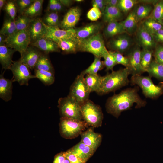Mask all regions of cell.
Listing matches in <instances>:
<instances>
[{
  "label": "cell",
  "instance_id": "1",
  "mask_svg": "<svg viewBox=\"0 0 163 163\" xmlns=\"http://www.w3.org/2000/svg\"><path fill=\"white\" fill-rule=\"evenodd\" d=\"M139 91L138 86L128 88L109 97L105 104L106 111L118 118L122 112L130 109L134 103L136 108L145 107L147 102L140 97Z\"/></svg>",
  "mask_w": 163,
  "mask_h": 163
},
{
  "label": "cell",
  "instance_id": "2",
  "mask_svg": "<svg viewBox=\"0 0 163 163\" xmlns=\"http://www.w3.org/2000/svg\"><path fill=\"white\" fill-rule=\"evenodd\" d=\"M130 74L128 68L113 70L110 73L103 76L100 89L97 93L103 95L114 91L128 85L130 82L128 78Z\"/></svg>",
  "mask_w": 163,
  "mask_h": 163
},
{
  "label": "cell",
  "instance_id": "3",
  "mask_svg": "<svg viewBox=\"0 0 163 163\" xmlns=\"http://www.w3.org/2000/svg\"><path fill=\"white\" fill-rule=\"evenodd\" d=\"M79 41L78 51L90 53L95 56L101 58H103L109 52L103 38L99 33Z\"/></svg>",
  "mask_w": 163,
  "mask_h": 163
},
{
  "label": "cell",
  "instance_id": "4",
  "mask_svg": "<svg viewBox=\"0 0 163 163\" xmlns=\"http://www.w3.org/2000/svg\"><path fill=\"white\" fill-rule=\"evenodd\" d=\"M88 126L84 120L61 117L59 123L60 133L64 138L73 139L80 135Z\"/></svg>",
  "mask_w": 163,
  "mask_h": 163
},
{
  "label": "cell",
  "instance_id": "5",
  "mask_svg": "<svg viewBox=\"0 0 163 163\" xmlns=\"http://www.w3.org/2000/svg\"><path fill=\"white\" fill-rule=\"evenodd\" d=\"M81 106L82 119L88 125L94 128L101 127L103 114L100 106L89 99Z\"/></svg>",
  "mask_w": 163,
  "mask_h": 163
},
{
  "label": "cell",
  "instance_id": "6",
  "mask_svg": "<svg viewBox=\"0 0 163 163\" xmlns=\"http://www.w3.org/2000/svg\"><path fill=\"white\" fill-rule=\"evenodd\" d=\"M130 82L132 85H137L147 98L155 99L163 93V85L154 84L149 76L141 75H132Z\"/></svg>",
  "mask_w": 163,
  "mask_h": 163
},
{
  "label": "cell",
  "instance_id": "7",
  "mask_svg": "<svg viewBox=\"0 0 163 163\" xmlns=\"http://www.w3.org/2000/svg\"><path fill=\"white\" fill-rule=\"evenodd\" d=\"M58 107L61 117L79 120L82 119L81 105L69 96L59 98Z\"/></svg>",
  "mask_w": 163,
  "mask_h": 163
},
{
  "label": "cell",
  "instance_id": "8",
  "mask_svg": "<svg viewBox=\"0 0 163 163\" xmlns=\"http://www.w3.org/2000/svg\"><path fill=\"white\" fill-rule=\"evenodd\" d=\"M31 43L29 35L26 29L17 31L6 37L5 46L18 51L21 56Z\"/></svg>",
  "mask_w": 163,
  "mask_h": 163
},
{
  "label": "cell",
  "instance_id": "9",
  "mask_svg": "<svg viewBox=\"0 0 163 163\" xmlns=\"http://www.w3.org/2000/svg\"><path fill=\"white\" fill-rule=\"evenodd\" d=\"M84 76L81 73L77 75L70 87L68 95L81 105L89 99L91 93L85 82Z\"/></svg>",
  "mask_w": 163,
  "mask_h": 163
},
{
  "label": "cell",
  "instance_id": "10",
  "mask_svg": "<svg viewBox=\"0 0 163 163\" xmlns=\"http://www.w3.org/2000/svg\"><path fill=\"white\" fill-rule=\"evenodd\" d=\"M10 69L13 75V82H17L20 85L28 86L30 79L36 78L32 75L29 68L19 60L13 61Z\"/></svg>",
  "mask_w": 163,
  "mask_h": 163
},
{
  "label": "cell",
  "instance_id": "11",
  "mask_svg": "<svg viewBox=\"0 0 163 163\" xmlns=\"http://www.w3.org/2000/svg\"><path fill=\"white\" fill-rule=\"evenodd\" d=\"M45 26L46 33L45 37L56 43L63 39L77 38L75 28L65 30L61 29L58 26L50 27L46 25Z\"/></svg>",
  "mask_w": 163,
  "mask_h": 163
},
{
  "label": "cell",
  "instance_id": "12",
  "mask_svg": "<svg viewBox=\"0 0 163 163\" xmlns=\"http://www.w3.org/2000/svg\"><path fill=\"white\" fill-rule=\"evenodd\" d=\"M141 51L139 47H135L129 53L127 56L129 61L128 68L132 76L141 75L146 72L141 65Z\"/></svg>",
  "mask_w": 163,
  "mask_h": 163
},
{
  "label": "cell",
  "instance_id": "13",
  "mask_svg": "<svg viewBox=\"0 0 163 163\" xmlns=\"http://www.w3.org/2000/svg\"><path fill=\"white\" fill-rule=\"evenodd\" d=\"M26 30L29 35L31 43L45 37L46 33L45 25L39 18H34Z\"/></svg>",
  "mask_w": 163,
  "mask_h": 163
},
{
  "label": "cell",
  "instance_id": "14",
  "mask_svg": "<svg viewBox=\"0 0 163 163\" xmlns=\"http://www.w3.org/2000/svg\"><path fill=\"white\" fill-rule=\"evenodd\" d=\"M81 15V11L78 7H76L70 8L61 21L60 28L65 30L74 29L79 20Z\"/></svg>",
  "mask_w": 163,
  "mask_h": 163
},
{
  "label": "cell",
  "instance_id": "15",
  "mask_svg": "<svg viewBox=\"0 0 163 163\" xmlns=\"http://www.w3.org/2000/svg\"><path fill=\"white\" fill-rule=\"evenodd\" d=\"M130 37L124 33L119 34L112 39L109 42L110 48L115 51L123 53L129 49L132 44Z\"/></svg>",
  "mask_w": 163,
  "mask_h": 163
},
{
  "label": "cell",
  "instance_id": "16",
  "mask_svg": "<svg viewBox=\"0 0 163 163\" xmlns=\"http://www.w3.org/2000/svg\"><path fill=\"white\" fill-rule=\"evenodd\" d=\"M42 53L35 47L28 46L21 56L19 61L26 65L30 69H34L35 66Z\"/></svg>",
  "mask_w": 163,
  "mask_h": 163
},
{
  "label": "cell",
  "instance_id": "17",
  "mask_svg": "<svg viewBox=\"0 0 163 163\" xmlns=\"http://www.w3.org/2000/svg\"><path fill=\"white\" fill-rule=\"evenodd\" d=\"M94 128L91 127L83 132L80 134L81 141L85 145L96 150L101 143L102 136L94 132Z\"/></svg>",
  "mask_w": 163,
  "mask_h": 163
},
{
  "label": "cell",
  "instance_id": "18",
  "mask_svg": "<svg viewBox=\"0 0 163 163\" xmlns=\"http://www.w3.org/2000/svg\"><path fill=\"white\" fill-rule=\"evenodd\" d=\"M137 41L144 49L152 50L155 46L156 43L152 35L142 26H139L136 33Z\"/></svg>",
  "mask_w": 163,
  "mask_h": 163
},
{
  "label": "cell",
  "instance_id": "19",
  "mask_svg": "<svg viewBox=\"0 0 163 163\" xmlns=\"http://www.w3.org/2000/svg\"><path fill=\"white\" fill-rule=\"evenodd\" d=\"M101 27L100 23H91L82 27L75 28L76 37L79 40L87 39L99 33Z\"/></svg>",
  "mask_w": 163,
  "mask_h": 163
},
{
  "label": "cell",
  "instance_id": "20",
  "mask_svg": "<svg viewBox=\"0 0 163 163\" xmlns=\"http://www.w3.org/2000/svg\"><path fill=\"white\" fill-rule=\"evenodd\" d=\"M69 150L86 162L96 150L85 145L81 141Z\"/></svg>",
  "mask_w": 163,
  "mask_h": 163
},
{
  "label": "cell",
  "instance_id": "21",
  "mask_svg": "<svg viewBox=\"0 0 163 163\" xmlns=\"http://www.w3.org/2000/svg\"><path fill=\"white\" fill-rule=\"evenodd\" d=\"M30 44L32 46L36 47L46 54L50 52L59 51V48L57 44L46 37L39 39L31 43Z\"/></svg>",
  "mask_w": 163,
  "mask_h": 163
},
{
  "label": "cell",
  "instance_id": "22",
  "mask_svg": "<svg viewBox=\"0 0 163 163\" xmlns=\"http://www.w3.org/2000/svg\"><path fill=\"white\" fill-rule=\"evenodd\" d=\"M12 79L5 78L4 73L0 75V97L5 101L10 100L12 94Z\"/></svg>",
  "mask_w": 163,
  "mask_h": 163
},
{
  "label": "cell",
  "instance_id": "23",
  "mask_svg": "<svg viewBox=\"0 0 163 163\" xmlns=\"http://www.w3.org/2000/svg\"><path fill=\"white\" fill-rule=\"evenodd\" d=\"M16 51L6 46H0V62L3 69H10L13 62V56Z\"/></svg>",
  "mask_w": 163,
  "mask_h": 163
},
{
  "label": "cell",
  "instance_id": "24",
  "mask_svg": "<svg viewBox=\"0 0 163 163\" xmlns=\"http://www.w3.org/2000/svg\"><path fill=\"white\" fill-rule=\"evenodd\" d=\"M103 20L108 23L118 21L122 19V12L117 7L107 6L102 13Z\"/></svg>",
  "mask_w": 163,
  "mask_h": 163
},
{
  "label": "cell",
  "instance_id": "25",
  "mask_svg": "<svg viewBox=\"0 0 163 163\" xmlns=\"http://www.w3.org/2000/svg\"><path fill=\"white\" fill-rule=\"evenodd\" d=\"M79 40L77 38L66 39L56 43L59 49L66 53H74L78 51Z\"/></svg>",
  "mask_w": 163,
  "mask_h": 163
},
{
  "label": "cell",
  "instance_id": "26",
  "mask_svg": "<svg viewBox=\"0 0 163 163\" xmlns=\"http://www.w3.org/2000/svg\"><path fill=\"white\" fill-rule=\"evenodd\" d=\"M138 22L135 9L131 11L126 18L120 23L126 32L131 34L136 30Z\"/></svg>",
  "mask_w": 163,
  "mask_h": 163
},
{
  "label": "cell",
  "instance_id": "27",
  "mask_svg": "<svg viewBox=\"0 0 163 163\" xmlns=\"http://www.w3.org/2000/svg\"><path fill=\"white\" fill-rule=\"evenodd\" d=\"M103 78V76L97 74H88L85 77V82L91 92L98 91Z\"/></svg>",
  "mask_w": 163,
  "mask_h": 163
},
{
  "label": "cell",
  "instance_id": "28",
  "mask_svg": "<svg viewBox=\"0 0 163 163\" xmlns=\"http://www.w3.org/2000/svg\"><path fill=\"white\" fill-rule=\"evenodd\" d=\"M104 33L107 37L110 38L126 32L120 22L114 21L108 23Z\"/></svg>",
  "mask_w": 163,
  "mask_h": 163
},
{
  "label": "cell",
  "instance_id": "29",
  "mask_svg": "<svg viewBox=\"0 0 163 163\" xmlns=\"http://www.w3.org/2000/svg\"><path fill=\"white\" fill-rule=\"evenodd\" d=\"M16 31L17 28L15 21L8 16L4 21L0 30V34L7 37Z\"/></svg>",
  "mask_w": 163,
  "mask_h": 163
},
{
  "label": "cell",
  "instance_id": "30",
  "mask_svg": "<svg viewBox=\"0 0 163 163\" xmlns=\"http://www.w3.org/2000/svg\"><path fill=\"white\" fill-rule=\"evenodd\" d=\"M44 0H35L25 11L23 14L31 18H35L41 13Z\"/></svg>",
  "mask_w": 163,
  "mask_h": 163
},
{
  "label": "cell",
  "instance_id": "31",
  "mask_svg": "<svg viewBox=\"0 0 163 163\" xmlns=\"http://www.w3.org/2000/svg\"><path fill=\"white\" fill-rule=\"evenodd\" d=\"M34 75L45 85H50L55 81L54 73L50 72L34 69Z\"/></svg>",
  "mask_w": 163,
  "mask_h": 163
},
{
  "label": "cell",
  "instance_id": "32",
  "mask_svg": "<svg viewBox=\"0 0 163 163\" xmlns=\"http://www.w3.org/2000/svg\"><path fill=\"white\" fill-rule=\"evenodd\" d=\"M149 76L163 80V65L155 60H152L146 71Z\"/></svg>",
  "mask_w": 163,
  "mask_h": 163
},
{
  "label": "cell",
  "instance_id": "33",
  "mask_svg": "<svg viewBox=\"0 0 163 163\" xmlns=\"http://www.w3.org/2000/svg\"><path fill=\"white\" fill-rule=\"evenodd\" d=\"M47 54H42L34 69L49 71L54 73V69Z\"/></svg>",
  "mask_w": 163,
  "mask_h": 163
},
{
  "label": "cell",
  "instance_id": "34",
  "mask_svg": "<svg viewBox=\"0 0 163 163\" xmlns=\"http://www.w3.org/2000/svg\"><path fill=\"white\" fill-rule=\"evenodd\" d=\"M142 27L152 35L163 29V26L150 17H147L142 23Z\"/></svg>",
  "mask_w": 163,
  "mask_h": 163
},
{
  "label": "cell",
  "instance_id": "35",
  "mask_svg": "<svg viewBox=\"0 0 163 163\" xmlns=\"http://www.w3.org/2000/svg\"><path fill=\"white\" fill-rule=\"evenodd\" d=\"M101 58L95 56L93 62L81 73L84 75L88 74H97L98 72L102 69L104 66L103 62L101 60Z\"/></svg>",
  "mask_w": 163,
  "mask_h": 163
},
{
  "label": "cell",
  "instance_id": "36",
  "mask_svg": "<svg viewBox=\"0 0 163 163\" xmlns=\"http://www.w3.org/2000/svg\"><path fill=\"white\" fill-rule=\"evenodd\" d=\"M152 50L142 49L141 51L140 63L146 71L152 62Z\"/></svg>",
  "mask_w": 163,
  "mask_h": 163
},
{
  "label": "cell",
  "instance_id": "37",
  "mask_svg": "<svg viewBox=\"0 0 163 163\" xmlns=\"http://www.w3.org/2000/svg\"><path fill=\"white\" fill-rule=\"evenodd\" d=\"M149 17L163 26V1H159L155 4Z\"/></svg>",
  "mask_w": 163,
  "mask_h": 163
},
{
  "label": "cell",
  "instance_id": "38",
  "mask_svg": "<svg viewBox=\"0 0 163 163\" xmlns=\"http://www.w3.org/2000/svg\"><path fill=\"white\" fill-rule=\"evenodd\" d=\"M34 18H31L24 14L20 15L15 19L17 31L26 29Z\"/></svg>",
  "mask_w": 163,
  "mask_h": 163
},
{
  "label": "cell",
  "instance_id": "39",
  "mask_svg": "<svg viewBox=\"0 0 163 163\" xmlns=\"http://www.w3.org/2000/svg\"><path fill=\"white\" fill-rule=\"evenodd\" d=\"M42 21L47 26H58L59 23V17L57 12H48L44 17Z\"/></svg>",
  "mask_w": 163,
  "mask_h": 163
},
{
  "label": "cell",
  "instance_id": "40",
  "mask_svg": "<svg viewBox=\"0 0 163 163\" xmlns=\"http://www.w3.org/2000/svg\"><path fill=\"white\" fill-rule=\"evenodd\" d=\"M152 9V6L148 4L139 5L135 9L136 14L139 21L147 18Z\"/></svg>",
  "mask_w": 163,
  "mask_h": 163
},
{
  "label": "cell",
  "instance_id": "41",
  "mask_svg": "<svg viewBox=\"0 0 163 163\" xmlns=\"http://www.w3.org/2000/svg\"><path fill=\"white\" fill-rule=\"evenodd\" d=\"M138 2L136 0H119L117 7L122 12H126L130 10Z\"/></svg>",
  "mask_w": 163,
  "mask_h": 163
},
{
  "label": "cell",
  "instance_id": "42",
  "mask_svg": "<svg viewBox=\"0 0 163 163\" xmlns=\"http://www.w3.org/2000/svg\"><path fill=\"white\" fill-rule=\"evenodd\" d=\"M104 60L103 61L104 66L107 71L113 70L114 67L117 64L115 59L111 51L109 52L103 57Z\"/></svg>",
  "mask_w": 163,
  "mask_h": 163
},
{
  "label": "cell",
  "instance_id": "43",
  "mask_svg": "<svg viewBox=\"0 0 163 163\" xmlns=\"http://www.w3.org/2000/svg\"><path fill=\"white\" fill-rule=\"evenodd\" d=\"M17 7L14 1H7L4 7V9L8 16L15 20L17 11Z\"/></svg>",
  "mask_w": 163,
  "mask_h": 163
},
{
  "label": "cell",
  "instance_id": "44",
  "mask_svg": "<svg viewBox=\"0 0 163 163\" xmlns=\"http://www.w3.org/2000/svg\"><path fill=\"white\" fill-rule=\"evenodd\" d=\"M35 0H17L15 1L20 15L23 14L25 11Z\"/></svg>",
  "mask_w": 163,
  "mask_h": 163
},
{
  "label": "cell",
  "instance_id": "45",
  "mask_svg": "<svg viewBox=\"0 0 163 163\" xmlns=\"http://www.w3.org/2000/svg\"><path fill=\"white\" fill-rule=\"evenodd\" d=\"M111 52L115 58L117 64H121L126 67H128L129 61L127 56H123L122 53L117 51H111Z\"/></svg>",
  "mask_w": 163,
  "mask_h": 163
},
{
  "label": "cell",
  "instance_id": "46",
  "mask_svg": "<svg viewBox=\"0 0 163 163\" xmlns=\"http://www.w3.org/2000/svg\"><path fill=\"white\" fill-rule=\"evenodd\" d=\"M102 12L97 7H93L87 14V17L90 20L95 21L98 19L102 15Z\"/></svg>",
  "mask_w": 163,
  "mask_h": 163
},
{
  "label": "cell",
  "instance_id": "47",
  "mask_svg": "<svg viewBox=\"0 0 163 163\" xmlns=\"http://www.w3.org/2000/svg\"><path fill=\"white\" fill-rule=\"evenodd\" d=\"M65 157L70 161V163H86L75 155L71 152L69 150L64 152Z\"/></svg>",
  "mask_w": 163,
  "mask_h": 163
},
{
  "label": "cell",
  "instance_id": "48",
  "mask_svg": "<svg viewBox=\"0 0 163 163\" xmlns=\"http://www.w3.org/2000/svg\"><path fill=\"white\" fill-rule=\"evenodd\" d=\"M154 55L155 60L163 65V46H159L156 47Z\"/></svg>",
  "mask_w": 163,
  "mask_h": 163
},
{
  "label": "cell",
  "instance_id": "49",
  "mask_svg": "<svg viewBox=\"0 0 163 163\" xmlns=\"http://www.w3.org/2000/svg\"><path fill=\"white\" fill-rule=\"evenodd\" d=\"M91 2L93 7L98 8L102 14L106 7L105 0H93Z\"/></svg>",
  "mask_w": 163,
  "mask_h": 163
},
{
  "label": "cell",
  "instance_id": "50",
  "mask_svg": "<svg viewBox=\"0 0 163 163\" xmlns=\"http://www.w3.org/2000/svg\"><path fill=\"white\" fill-rule=\"evenodd\" d=\"M65 158L64 152H61L55 156L53 163H62Z\"/></svg>",
  "mask_w": 163,
  "mask_h": 163
},
{
  "label": "cell",
  "instance_id": "51",
  "mask_svg": "<svg viewBox=\"0 0 163 163\" xmlns=\"http://www.w3.org/2000/svg\"><path fill=\"white\" fill-rule=\"evenodd\" d=\"M46 11L47 12L56 11L55 0H50L49 1Z\"/></svg>",
  "mask_w": 163,
  "mask_h": 163
},
{
  "label": "cell",
  "instance_id": "52",
  "mask_svg": "<svg viewBox=\"0 0 163 163\" xmlns=\"http://www.w3.org/2000/svg\"><path fill=\"white\" fill-rule=\"evenodd\" d=\"M119 0H105L106 6L117 7Z\"/></svg>",
  "mask_w": 163,
  "mask_h": 163
},
{
  "label": "cell",
  "instance_id": "53",
  "mask_svg": "<svg viewBox=\"0 0 163 163\" xmlns=\"http://www.w3.org/2000/svg\"><path fill=\"white\" fill-rule=\"evenodd\" d=\"M55 6L56 11L57 12L62 9L63 5L59 0H55Z\"/></svg>",
  "mask_w": 163,
  "mask_h": 163
},
{
  "label": "cell",
  "instance_id": "54",
  "mask_svg": "<svg viewBox=\"0 0 163 163\" xmlns=\"http://www.w3.org/2000/svg\"><path fill=\"white\" fill-rule=\"evenodd\" d=\"M154 40L155 39L163 36V29L158 31L153 35H152Z\"/></svg>",
  "mask_w": 163,
  "mask_h": 163
},
{
  "label": "cell",
  "instance_id": "55",
  "mask_svg": "<svg viewBox=\"0 0 163 163\" xmlns=\"http://www.w3.org/2000/svg\"><path fill=\"white\" fill-rule=\"evenodd\" d=\"M6 37L3 35L0 34V46H5V41Z\"/></svg>",
  "mask_w": 163,
  "mask_h": 163
},
{
  "label": "cell",
  "instance_id": "56",
  "mask_svg": "<svg viewBox=\"0 0 163 163\" xmlns=\"http://www.w3.org/2000/svg\"><path fill=\"white\" fill-rule=\"evenodd\" d=\"M63 6H69L71 4L72 1L70 0H59Z\"/></svg>",
  "mask_w": 163,
  "mask_h": 163
},
{
  "label": "cell",
  "instance_id": "57",
  "mask_svg": "<svg viewBox=\"0 0 163 163\" xmlns=\"http://www.w3.org/2000/svg\"><path fill=\"white\" fill-rule=\"evenodd\" d=\"M7 1L5 0H0V10L2 9L5 6Z\"/></svg>",
  "mask_w": 163,
  "mask_h": 163
},
{
  "label": "cell",
  "instance_id": "58",
  "mask_svg": "<svg viewBox=\"0 0 163 163\" xmlns=\"http://www.w3.org/2000/svg\"><path fill=\"white\" fill-rule=\"evenodd\" d=\"M154 40L155 41L163 43V36L157 38Z\"/></svg>",
  "mask_w": 163,
  "mask_h": 163
},
{
  "label": "cell",
  "instance_id": "59",
  "mask_svg": "<svg viewBox=\"0 0 163 163\" xmlns=\"http://www.w3.org/2000/svg\"><path fill=\"white\" fill-rule=\"evenodd\" d=\"M62 163H70L69 161L67 158H66Z\"/></svg>",
  "mask_w": 163,
  "mask_h": 163
},
{
  "label": "cell",
  "instance_id": "60",
  "mask_svg": "<svg viewBox=\"0 0 163 163\" xmlns=\"http://www.w3.org/2000/svg\"><path fill=\"white\" fill-rule=\"evenodd\" d=\"M75 1H76V2H79L83 1L82 0H76Z\"/></svg>",
  "mask_w": 163,
  "mask_h": 163
}]
</instances>
